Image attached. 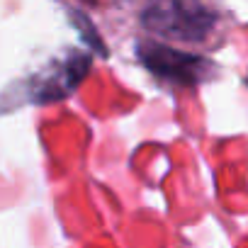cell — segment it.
Wrapping results in <instances>:
<instances>
[{
    "label": "cell",
    "mask_w": 248,
    "mask_h": 248,
    "mask_svg": "<svg viewBox=\"0 0 248 248\" xmlns=\"http://www.w3.org/2000/svg\"><path fill=\"white\" fill-rule=\"evenodd\" d=\"M141 25L156 37L197 44L217 27V13L202 0H149Z\"/></svg>",
    "instance_id": "cell-1"
},
{
    "label": "cell",
    "mask_w": 248,
    "mask_h": 248,
    "mask_svg": "<svg viewBox=\"0 0 248 248\" xmlns=\"http://www.w3.org/2000/svg\"><path fill=\"white\" fill-rule=\"evenodd\" d=\"M83 3H95V0H83Z\"/></svg>",
    "instance_id": "cell-4"
},
{
    "label": "cell",
    "mask_w": 248,
    "mask_h": 248,
    "mask_svg": "<svg viewBox=\"0 0 248 248\" xmlns=\"http://www.w3.org/2000/svg\"><path fill=\"white\" fill-rule=\"evenodd\" d=\"M139 61L161 80L173 83L178 88H197L200 83L209 80L217 66L197 54H187L158 42H139L137 46Z\"/></svg>",
    "instance_id": "cell-2"
},
{
    "label": "cell",
    "mask_w": 248,
    "mask_h": 248,
    "mask_svg": "<svg viewBox=\"0 0 248 248\" xmlns=\"http://www.w3.org/2000/svg\"><path fill=\"white\" fill-rule=\"evenodd\" d=\"M90 68V59L80 56V54H71L63 61H56L49 71L37 73V78L30 85V97L34 102H54V100H63L66 95H71L80 80L85 78Z\"/></svg>",
    "instance_id": "cell-3"
}]
</instances>
